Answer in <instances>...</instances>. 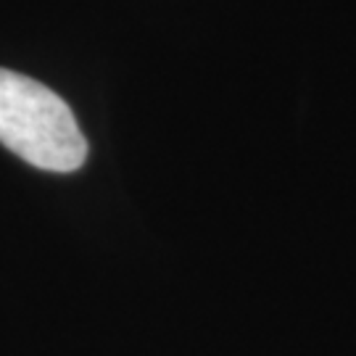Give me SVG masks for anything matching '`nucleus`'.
I'll list each match as a JSON object with an SVG mask.
<instances>
[{
  "instance_id": "nucleus-1",
  "label": "nucleus",
  "mask_w": 356,
  "mask_h": 356,
  "mask_svg": "<svg viewBox=\"0 0 356 356\" xmlns=\"http://www.w3.org/2000/svg\"><path fill=\"white\" fill-rule=\"evenodd\" d=\"M0 143L42 172L69 175L88 159V140L64 98L11 69H0Z\"/></svg>"
}]
</instances>
